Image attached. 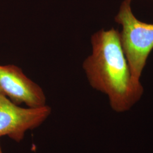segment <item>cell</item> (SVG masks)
<instances>
[{
  "label": "cell",
  "instance_id": "obj_1",
  "mask_svg": "<svg viewBox=\"0 0 153 153\" xmlns=\"http://www.w3.org/2000/svg\"><path fill=\"white\" fill-rule=\"evenodd\" d=\"M91 54L82 65L90 85L108 97L115 112L129 110L141 98L143 88L132 76L119 31L102 29L91 36Z\"/></svg>",
  "mask_w": 153,
  "mask_h": 153
},
{
  "label": "cell",
  "instance_id": "obj_2",
  "mask_svg": "<svg viewBox=\"0 0 153 153\" xmlns=\"http://www.w3.org/2000/svg\"><path fill=\"white\" fill-rule=\"evenodd\" d=\"M131 1H123L115 21L122 26L121 43L132 76L140 82L142 71L153 49V23L137 19L132 11Z\"/></svg>",
  "mask_w": 153,
  "mask_h": 153
},
{
  "label": "cell",
  "instance_id": "obj_3",
  "mask_svg": "<svg viewBox=\"0 0 153 153\" xmlns=\"http://www.w3.org/2000/svg\"><path fill=\"white\" fill-rule=\"evenodd\" d=\"M51 111L47 105L21 107L0 95V137L8 136L16 142L22 141L25 133L41 126Z\"/></svg>",
  "mask_w": 153,
  "mask_h": 153
},
{
  "label": "cell",
  "instance_id": "obj_4",
  "mask_svg": "<svg viewBox=\"0 0 153 153\" xmlns=\"http://www.w3.org/2000/svg\"><path fill=\"white\" fill-rule=\"evenodd\" d=\"M0 95L19 105L39 107L46 105L42 88L14 65H0Z\"/></svg>",
  "mask_w": 153,
  "mask_h": 153
},
{
  "label": "cell",
  "instance_id": "obj_5",
  "mask_svg": "<svg viewBox=\"0 0 153 153\" xmlns=\"http://www.w3.org/2000/svg\"><path fill=\"white\" fill-rule=\"evenodd\" d=\"M0 153H2V149L1 147V145H0Z\"/></svg>",
  "mask_w": 153,
  "mask_h": 153
}]
</instances>
